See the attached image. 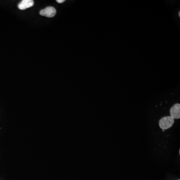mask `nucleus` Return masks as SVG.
<instances>
[{
	"mask_svg": "<svg viewBox=\"0 0 180 180\" xmlns=\"http://www.w3.org/2000/svg\"><path fill=\"white\" fill-rule=\"evenodd\" d=\"M174 124V119L170 116L162 118L159 122L160 127L163 131L170 128Z\"/></svg>",
	"mask_w": 180,
	"mask_h": 180,
	"instance_id": "nucleus-1",
	"label": "nucleus"
},
{
	"mask_svg": "<svg viewBox=\"0 0 180 180\" xmlns=\"http://www.w3.org/2000/svg\"><path fill=\"white\" fill-rule=\"evenodd\" d=\"M40 15L48 18H52L56 14L55 8L53 7H48L45 9H43L40 12Z\"/></svg>",
	"mask_w": 180,
	"mask_h": 180,
	"instance_id": "nucleus-2",
	"label": "nucleus"
},
{
	"mask_svg": "<svg viewBox=\"0 0 180 180\" xmlns=\"http://www.w3.org/2000/svg\"><path fill=\"white\" fill-rule=\"evenodd\" d=\"M170 117L174 119H179L180 118V105L179 103L173 106L170 110Z\"/></svg>",
	"mask_w": 180,
	"mask_h": 180,
	"instance_id": "nucleus-3",
	"label": "nucleus"
},
{
	"mask_svg": "<svg viewBox=\"0 0 180 180\" xmlns=\"http://www.w3.org/2000/svg\"><path fill=\"white\" fill-rule=\"evenodd\" d=\"M34 5V1L33 0H23L18 5V8L21 10L31 8Z\"/></svg>",
	"mask_w": 180,
	"mask_h": 180,
	"instance_id": "nucleus-4",
	"label": "nucleus"
},
{
	"mask_svg": "<svg viewBox=\"0 0 180 180\" xmlns=\"http://www.w3.org/2000/svg\"><path fill=\"white\" fill-rule=\"evenodd\" d=\"M65 1V0H57V2L58 3H60V4H61V3H63Z\"/></svg>",
	"mask_w": 180,
	"mask_h": 180,
	"instance_id": "nucleus-5",
	"label": "nucleus"
},
{
	"mask_svg": "<svg viewBox=\"0 0 180 180\" xmlns=\"http://www.w3.org/2000/svg\"><path fill=\"white\" fill-rule=\"evenodd\" d=\"M180 11H179V17H180Z\"/></svg>",
	"mask_w": 180,
	"mask_h": 180,
	"instance_id": "nucleus-6",
	"label": "nucleus"
}]
</instances>
